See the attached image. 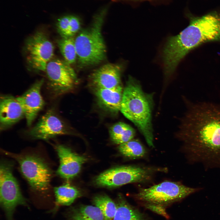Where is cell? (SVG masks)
<instances>
[{
    "label": "cell",
    "instance_id": "1",
    "mask_svg": "<svg viewBox=\"0 0 220 220\" xmlns=\"http://www.w3.org/2000/svg\"><path fill=\"white\" fill-rule=\"evenodd\" d=\"M177 135L190 163L220 168V105L188 101Z\"/></svg>",
    "mask_w": 220,
    "mask_h": 220
},
{
    "label": "cell",
    "instance_id": "14",
    "mask_svg": "<svg viewBox=\"0 0 220 220\" xmlns=\"http://www.w3.org/2000/svg\"><path fill=\"white\" fill-rule=\"evenodd\" d=\"M24 116L23 109L16 98L9 95L1 96L0 127L4 130L16 123Z\"/></svg>",
    "mask_w": 220,
    "mask_h": 220
},
{
    "label": "cell",
    "instance_id": "16",
    "mask_svg": "<svg viewBox=\"0 0 220 220\" xmlns=\"http://www.w3.org/2000/svg\"><path fill=\"white\" fill-rule=\"evenodd\" d=\"M95 91L99 104L104 108L112 113L120 111L123 92L120 85L112 89L95 88Z\"/></svg>",
    "mask_w": 220,
    "mask_h": 220
},
{
    "label": "cell",
    "instance_id": "17",
    "mask_svg": "<svg viewBox=\"0 0 220 220\" xmlns=\"http://www.w3.org/2000/svg\"><path fill=\"white\" fill-rule=\"evenodd\" d=\"M54 192L56 198V208L58 205L69 206L81 196L80 191L68 183L55 187Z\"/></svg>",
    "mask_w": 220,
    "mask_h": 220
},
{
    "label": "cell",
    "instance_id": "22",
    "mask_svg": "<svg viewBox=\"0 0 220 220\" xmlns=\"http://www.w3.org/2000/svg\"><path fill=\"white\" fill-rule=\"evenodd\" d=\"M57 45L64 60L70 64L74 63L77 55L73 37L62 38L57 41Z\"/></svg>",
    "mask_w": 220,
    "mask_h": 220
},
{
    "label": "cell",
    "instance_id": "25",
    "mask_svg": "<svg viewBox=\"0 0 220 220\" xmlns=\"http://www.w3.org/2000/svg\"><path fill=\"white\" fill-rule=\"evenodd\" d=\"M81 21L76 16L71 15L70 24L66 37H72L79 30Z\"/></svg>",
    "mask_w": 220,
    "mask_h": 220
},
{
    "label": "cell",
    "instance_id": "13",
    "mask_svg": "<svg viewBox=\"0 0 220 220\" xmlns=\"http://www.w3.org/2000/svg\"><path fill=\"white\" fill-rule=\"evenodd\" d=\"M55 148L60 161L57 171V174L68 180L75 177L80 171L82 166L86 161V159L75 154L63 145H57Z\"/></svg>",
    "mask_w": 220,
    "mask_h": 220
},
{
    "label": "cell",
    "instance_id": "23",
    "mask_svg": "<svg viewBox=\"0 0 220 220\" xmlns=\"http://www.w3.org/2000/svg\"><path fill=\"white\" fill-rule=\"evenodd\" d=\"M118 149L123 156L132 159L141 157L146 152L141 144L138 140L133 139L119 145Z\"/></svg>",
    "mask_w": 220,
    "mask_h": 220
},
{
    "label": "cell",
    "instance_id": "6",
    "mask_svg": "<svg viewBox=\"0 0 220 220\" xmlns=\"http://www.w3.org/2000/svg\"><path fill=\"white\" fill-rule=\"evenodd\" d=\"M202 189L189 187L179 182L166 181L148 188L140 189L136 197L147 204L163 207L181 200Z\"/></svg>",
    "mask_w": 220,
    "mask_h": 220
},
{
    "label": "cell",
    "instance_id": "12",
    "mask_svg": "<svg viewBox=\"0 0 220 220\" xmlns=\"http://www.w3.org/2000/svg\"><path fill=\"white\" fill-rule=\"evenodd\" d=\"M43 79L35 82L27 91L16 98L24 111L28 126H30L45 105L41 94Z\"/></svg>",
    "mask_w": 220,
    "mask_h": 220
},
{
    "label": "cell",
    "instance_id": "5",
    "mask_svg": "<svg viewBox=\"0 0 220 220\" xmlns=\"http://www.w3.org/2000/svg\"><path fill=\"white\" fill-rule=\"evenodd\" d=\"M2 152L17 162L21 172L33 190L41 194L49 191L52 173L42 158L34 154H16L3 150Z\"/></svg>",
    "mask_w": 220,
    "mask_h": 220
},
{
    "label": "cell",
    "instance_id": "3",
    "mask_svg": "<svg viewBox=\"0 0 220 220\" xmlns=\"http://www.w3.org/2000/svg\"><path fill=\"white\" fill-rule=\"evenodd\" d=\"M153 106L152 94L145 93L138 82L130 77L123 91L120 111L136 126L149 146L153 147Z\"/></svg>",
    "mask_w": 220,
    "mask_h": 220
},
{
    "label": "cell",
    "instance_id": "10",
    "mask_svg": "<svg viewBox=\"0 0 220 220\" xmlns=\"http://www.w3.org/2000/svg\"><path fill=\"white\" fill-rule=\"evenodd\" d=\"M54 47L52 43L42 32H37L27 40L25 51L27 63L37 71L45 72L47 65L52 59Z\"/></svg>",
    "mask_w": 220,
    "mask_h": 220
},
{
    "label": "cell",
    "instance_id": "9",
    "mask_svg": "<svg viewBox=\"0 0 220 220\" xmlns=\"http://www.w3.org/2000/svg\"><path fill=\"white\" fill-rule=\"evenodd\" d=\"M45 72L49 89L56 97L71 90L77 79L70 64L59 59H52L48 63Z\"/></svg>",
    "mask_w": 220,
    "mask_h": 220
},
{
    "label": "cell",
    "instance_id": "15",
    "mask_svg": "<svg viewBox=\"0 0 220 220\" xmlns=\"http://www.w3.org/2000/svg\"><path fill=\"white\" fill-rule=\"evenodd\" d=\"M121 68L111 64H105L95 71L90 76L92 84L95 88L112 89L120 84Z\"/></svg>",
    "mask_w": 220,
    "mask_h": 220
},
{
    "label": "cell",
    "instance_id": "21",
    "mask_svg": "<svg viewBox=\"0 0 220 220\" xmlns=\"http://www.w3.org/2000/svg\"><path fill=\"white\" fill-rule=\"evenodd\" d=\"M95 206L101 212L104 220H112L117 210V205L106 195L95 196L93 200Z\"/></svg>",
    "mask_w": 220,
    "mask_h": 220
},
{
    "label": "cell",
    "instance_id": "7",
    "mask_svg": "<svg viewBox=\"0 0 220 220\" xmlns=\"http://www.w3.org/2000/svg\"><path fill=\"white\" fill-rule=\"evenodd\" d=\"M13 163L2 160L0 165V203L7 220H12L16 207L28 206L18 182L13 175Z\"/></svg>",
    "mask_w": 220,
    "mask_h": 220
},
{
    "label": "cell",
    "instance_id": "20",
    "mask_svg": "<svg viewBox=\"0 0 220 220\" xmlns=\"http://www.w3.org/2000/svg\"><path fill=\"white\" fill-rule=\"evenodd\" d=\"M112 220H145L144 216L123 199H120Z\"/></svg>",
    "mask_w": 220,
    "mask_h": 220
},
{
    "label": "cell",
    "instance_id": "11",
    "mask_svg": "<svg viewBox=\"0 0 220 220\" xmlns=\"http://www.w3.org/2000/svg\"><path fill=\"white\" fill-rule=\"evenodd\" d=\"M65 124L52 110L48 111L28 132L35 139L47 140L57 136L68 134Z\"/></svg>",
    "mask_w": 220,
    "mask_h": 220
},
{
    "label": "cell",
    "instance_id": "19",
    "mask_svg": "<svg viewBox=\"0 0 220 220\" xmlns=\"http://www.w3.org/2000/svg\"><path fill=\"white\" fill-rule=\"evenodd\" d=\"M70 220H104L99 208L95 206L83 205L73 210Z\"/></svg>",
    "mask_w": 220,
    "mask_h": 220
},
{
    "label": "cell",
    "instance_id": "8",
    "mask_svg": "<svg viewBox=\"0 0 220 220\" xmlns=\"http://www.w3.org/2000/svg\"><path fill=\"white\" fill-rule=\"evenodd\" d=\"M153 171L150 168L137 166L117 167L100 174L96 178L95 182L101 186L117 187L145 181L149 178Z\"/></svg>",
    "mask_w": 220,
    "mask_h": 220
},
{
    "label": "cell",
    "instance_id": "4",
    "mask_svg": "<svg viewBox=\"0 0 220 220\" xmlns=\"http://www.w3.org/2000/svg\"><path fill=\"white\" fill-rule=\"evenodd\" d=\"M107 10V7L100 10L90 26L82 30L75 38L77 58L82 66L98 64L105 58L106 47L101 29Z\"/></svg>",
    "mask_w": 220,
    "mask_h": 220
},
{
    "label": "cell",
    "instance_id": "18",
    "mask_svg": "<svg viewBox=\"0 0 220 220\" xmlns=\"http://www.w3.org/2000/svg\"><path fill=\"white\" fill-rule=\"evenodd\" d=\"M109 133L112 141L119 145L133 139L135 134V130L130 126L121 122L113 125Z\"/></svg>",
    "mask_w": 220,
    "mask_h": 220
},
{
    "label": "cell",
    "instance_id": "2",
    "mask_svg": "<svg viewBox=\"0 0 220 220\" xmlns=\"http://www.w3.org/2000/svg\"><path fill=\"white\" fill-rule=\"evenodd\" d=\"M220 40V14L211 13L193 18L178 35L170 37L163 51L165 74L171 75L191 50L202 43Z\"/></svg>",
    "mask_w": 220,
    "mask_h": 220
},
{
    "label": "cell",
    "instance_id": "24",
    "mask_svg": "<svg viewBox=\"0 0 220 220\" xmlns=\"http://www.w3.org/2000/svg\"><path fill=\"white\" fill-rule=\"evenodd\" d=\"M71 15L64 16L58 19L57 24V31L62 38L66 37L68 31Z\"/></svg>",
    "mask_w": 220,
    "mask_h": 220
}]
</instances>
